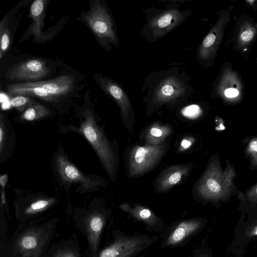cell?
Returning a JSON list of instances; mask_svg holds the SVG:
<instances>
[{"mask_svg": "<svg viewBox=\"0 0 257 257\" xmlns=\"http://www.w3.org/2000/svg\"><path fill=\"white\" fill-rule=\"evenodd\" d=\"M191 77L180 68L173 67L149 75L145 80L143 99L146 113L152 114L162 107L172 108L187 101L193 93Z\"/></svg>", "mask_w": 257, "mask_h": 257, "instance_id": "obj_1", "label": "cell"}, {"mask_svg": "<svg viewBox=\"0 0 257 257\" xmlns=\"http://www.w3.org/2000/svg\"><path fill=\"white\" fill-rule=\"evenodd\" d=\"M79 122L78 131L91 145L106 173L115 182L119 165L118 148L116 141L111 142L103 128L97 123L92 112L85 110Z\"/></svg>", "mask_w": 257, "mask_h": 257, "instance_id": "obj_2", "label": "cell"}, {"mask_svg": "<svg viewBox=\"0 0 257 257\" xmlns=\"http://www.w3.org/2000/svg\"><path fill=\"white\" fill-rule=\"evenodd\" d=\"M74 84L73 77L65 75L46 81L10 84L6 89L8 93L13 96L25 95L56 103L71 92Z\"/></svg>", "mask_w": 257, "mask_h": 257, "instance_id": "obj_3", "label": "cell"}, {"mask_svg": "<svg viewBox=\"0 0 257 257\" xmlns=\"http://www.w3.org/2000/svg\"><path fill=\"white\" fill-rule=\"evenodd\" d=\"M168 142L159 146L135 145L125 155V168L128 178H140L153 170L170 149Z\"/></svg>", "mask_w": 257, "mask_h": 257, "instance_id": "obj_4", "label": "cell"}, {"mask_svg": "<svg viewBox=\"0 0 257 257\" xmlns=\"http://www.w3.org/2000/svg\"><path fill=\"white\" fill-rule=\"evenodd\" d=\"M82 19L101 46L108 51L111 49V45L118 47L119 39L112 18L100 1H93L89 10L82 13Z\"/></svg>", "mask_w": 257, "mask_h": 257, "instance_id": "obj_5", "label": "cell"}, {"mask_svg": "<svg viewBox=\"0 0 257 257\" xmlns=\"http://www.w3.org/2000/svg\"><path fill=\"white\" fill-rule=\"evenodd\" d=\"M191 13L190 10L182 11L175 7L150 10L141 34L150 43L155 42L183 23Z\"/></svg>", "mask_w": 257, "mask_h": 257, "instance_id": "obj_6", "label": "cell"}, {"mask_svg": "<svg viewBox=\"0 0 257 257\" xmlns=\"http://www.w3.org/2000/svg\"><path fill=\"white\" fill-rule=\"evenodd\" d=\"M57 178L64 185L79 184L82 193L98 190L100 186L106 187L107 181L96 175H85L68 159L64 154L58 153L55 158Z\"/></svg>", "mask_w": 257, "mask_h": 257, "instance_id": "obj_7", "label": "cell"}, {"mask_svg": "<svg viewBox=\"0 0 257 257\" xmlns=\"http://www.w3.org/2000/svg\"><path fill=\"white\" fill-rule=\"evenodd\" d=\"M231 189L227 185L223 171L215 160H212L196 183L195 192L205 200H217L225 198Z\"/></svg>", "mask_w": 257, "mask_h": 257, "instance_id": "obj_8", "label": "cell"}, {"mask_svg": "<svg viewBox=\"0 0 257 257\" xmlns=\"http://www.w3.org/2000/svg\"><path fill=\"white\" fill-rule=\"evenodd\" d=\"M231 6L220 13L218 18L198 48L196 57L204 66H211L222 42L225 28L229 21Z\"/></svg>", "mask_w": 257, "mask_h": 257, "instance_id": "obj_9", "label": "cell"}, {"mask_svg": "<svg viewBox=\"0 0 257 257\" xmlns=\"http://www.w3.org/2000/svg\"><path fill=\"white\" fill-rule=\"evenodd\" d=\"M157 236L134 234L122 235L99 253L98 257H133L154 243Z\"/></svg>", "mask_w": 257, "mask_h": 257, "instance_id": "obj_10", "label": "cell"}, {"mask_svg": "<svg viewBox=\"0 0 257 257\" xmlns=\"http://www.w3.org/2000/svg\"><path fill=\"white\" fill-rule=\"evenodd\" d=\"M96 81L101 89L110 95L119 107L123 124L130 133L133 131L135 115L130 99L119 84L108 77L96 74Z\"/></svg>", "mask_w": 257, "mask_h": 257, "instance_id": "obj_11", "label": "cell"}, {"mask_svg": "<svg viewBox=\"0 0 257 257\" xmlns=\"http://www.w3.org/2000/svg\"><path fill=\"white\" fill-rule=\"evenodd\" d=\"M213 94L228 101L240 99L243 87L237 73L229 67L223 68L214 84Z\"/></svg>", "mask_w": 257, "mask_h": 257, "instance_id": "obj_12", "label": "cell"}, {"mask_svg": "<svg viewBox=\"0 0 257 257\" xmlns=\"http://www.w3.org/2000/svg\"><path fill=\"white\" fill-rule=\"evenodd\" d=\"M49 68L45 61L31 59L20 62L11 68L7 72V79L13 81L34 82L46 77Z\"/></svg>", "mask_w": 257, "mask_h": 257, "instance_id": "obj_13", "label": "cell"}, {"mask_svg": "<svg viewBox=\"0 0 257 257\" xmlns=\"http://www.w3.org/2000/svg\"><path fill=\"white\" fill-rule=\"evenodd\" d=\"M193 166V163L189 162L165 167L154 182L155 192L160 194L167 193L175 186L183 182L190 175Z\"/></svg>", "mask_w": 257, "mask_h": 257, "instance_id": "obj_14", "label": "cell"}, {"mask_svg": "<svg viewBox=\"0 0 257 257\" xmlns=\"http://www.w3.org/2000/svg\"><path fill=\"white\" fill-rule=\"evenodd\" d=\"M203 222L199 218H191L179 222L170 232L165 241L166 246H175L197 232Z\"/></svg>", "mask_w": 257, "mask_h": 257, "instance_id": "obj_15", "label": "cell"}, {"mask_svg": "<svg viewBox=\"0 0 257 257\" xmlns=\"http://www.w3.org/2000/svg\"><path fill=\"white\" fill-rule=\"evenodd\" d=\"M172 131L170 124L154 122L142 130L140 140L143 145L159 146L167 142Z\"/></svg>", "mask_w": 257, "mask_h": 257, "instance_id": "obj_16", "label": "cell"}, {"mask_svg": "<svg viewBox=\"0 0 257 257\" xmlns=\"http://www.w3.org/2000/svg\"><path fill=\"white\" fill-rule=\"evenodd\" d=\"M16 136L9 119L3 113L0 115V163L6 162L12 156L15 148Z\"/></svg>", "mask_w": 257, "mask_h": 257, "instance_id": "obj_17", "label": "cell"}, {"mask_svg": "<svg viewBox=\"0 0 257 257\" xmlns=\"http://www.w3.org/2000/svg\"><path fill=\"white\" fill-rule=\"evenodd\" d=\"M257 35V25L249 18L245 17L238 20L234 35L236 47L245 50L253 43Z\"/></svg>", "mask_w": 257, "mask_h": 257, "instance_id": "obj_18", "label": "cell"}, {"mask_svg": "<svg viewBox=\"0 0 257 257\" xmlns=\"http://www.w3.org/2000/svg\"><path fill=\"white\" fill-rule=\"evenodd\" d=\"M119 208L135 219L143 221L145 224L153 228L159 229L163 226L162 220L151 209L138 204L122 203Z\"/></svg>", "mask_w": 257, "mask_h": 257, "instance_id": "obj_19", "label": "cell"}, {"mask_svg": "<svg viewBox=\"0 0 257 257\" xmlns=\"http://www.w3.org/2000/svg\"><path fill=\"white\" fill-rule=\"evenodd\" d=\"M104 223V216L99 212L91 214L87 220L89 241L94 253L97 252L98 242Z\"/></svg>", "mask_w": 257, "mask_h": 257, "instance_id": "obj_20", "label": "cell"}, {"mask_svg": "<svg viewBox=\"0 0 257 257\" xmlns=\"http://www.w3.org/2000/svg\"><path fill=\"white\" fill-rule=\"evenodd\" d=\"M51 114L50 109L43 104L36 103L24 111L21 119L26 121H35L43 119Z\"/></svg>", "mask_w": 257, "mask_h": 257, "instance_id": "obj_21", "label": "cell"}, {"mask_svg": "<svg viewBox=\"0 0 257 257\" xmlns=\"http://www.w3.org/2000/svg\"><path fill=\"white\" fill-rule=\"evenodd\" d=\"M46 1L36 0L32 4L30 8V16L34 20L35 28H41V26L44 25L43 20Z\"/></svg>", "mask_w": 257, "mask_h": 257, "instance_id": "obj_22", "label": "cell"}, {"mask_svg": "<svg viewBox=\"0 0 257 257\" xmlns=\"http://www.w3.org/2000/svg\"><path fill=\"white\" fill-rule=\"evenodd\" d=\"M11 32L8 27V20L4 18L0 23V58L4 56L11 44Z\"/></svg>", "mask_w": 257, "mask_h": 257, "instance_id": "obj_23", "label": "cell"}, {"mask_svg": "<svg viewBox=\"0 0 257 257\" xmlns=\"http://www.w3.org/2000/svg\"><path fill=\"white\" fill-rule=\"evenodd\" d=\"M11 104L19 112H23L33 105L37 103L32 97L25 95H16L11 100Z\"/></svg>", "mask_w": 257, "mask_h": 257, "instance_id": "obj_24", "label": "cell"}, {"mask_svg": "<svg viewBox=\"0 0 257 257\" xmlns=\"http://www.w3.org/2000/svg\"><path fill=\"white\" fill-rule=\"evenodd\" d=\"M55 201L53 198H44L37 199L31 203L25 210V213L28 214L36 213L44 210L51 206Z\"/></svg>", "mask_w": 257, "mask_h": 257, "instance_id": "obj_25", "label": "cell"}, {"mask_svg": "<svg viewBox=\"0 0 257 257\" xmlns=\"http://www.w3.org/2000/svg\"><path fill=\"white\" fill-rule=\"evenodd\" d=\"M38 237L36 233L33 232L26 233L19 241L21 249L25 250H32L38 246Z\"/></svg>", "mask_w": 257, "mask_h": 257, "instance_id": "obj_26", "label": "cell"}, {"mask_svg": "<svg viewBox=\"0 0 257 257\" xmlns=\"http://www.w3.org/2000/svg\"><path fill=\"white\" fill-rule=\"evenodd\" d=\"M182 115L189 119H196L202 113L201 107L197 104H192L185 106L181 110Z\"/></svg>", "mask_w": 257, "mask_h": 257, "instance_id": "obj_27", "label": "cell"}, {"mask_svg": "<svg viewBox=\"0 0 257 257\" xmlns=\"http://www.w3.org/2000/svg\"><path fill=\"white\" fill-rule=\"evenodd\" d=\"M246 152L250 156L252 163L257 165V138L251 139L248 143Z\"/></svg>", "mask_w": 257, "mask_h": 257, "instance_id": "obj_28", "label": "cell"}, {"mask_svg": "<svg viewBox=\"0 0 257 257\" xmlns=\"http://www.w3.org/2000/svg\"><path fill=\"white\" fill-rule=\"evenodd\" d=\"M223 177L227 185L232 189L233 186L232 180L235 174L233 168L228 164L224 172H223Z\"/></svg>", "mask_w": 257, "mask_h": 257, "instance_id": "obj_29", "label": "cell"}, {"mask_svg": "<svg viewBox=\"0 0 257 257\" xmlns=\"http://www.w3.org/2000/svg\"><path fill=\"white\" fill-rule=\"evenodd\" d=\"M195 139L191 136H187L184 138L179 146L178 151L183 152L190 148L195 143Z\"/></svg>", "mask_w": 257, "mask_h": 257, "instance_id": "obj_30", "label": "cell"}, {"mask_svg": "<svg viewBox=\"0 0 257 257\" xmlns=\"http://www.w3.org/2000/svg\"><path fill=\"white\" fill-rule=\"evenodd\" d=\"M246 199L251 203L257 202V185L247 192Z\"/></svg>", "mask_w": 257, "mask_h": 257, "instance_id": "obj_31", "label": "cell"}, {"mask_svg": "<svg viewBox=\"0 0 257 257\" xmlns=\"http://www.w3.org/2000/svg\"><path fill=\"white\" fill-rule=\"evenodd\" d=\"M55 257H77L72 252L64 251L59 253Z\"/></svg>", "mask_w": 257, "mask_h": 257, "instance_id": "obj_32", "label": "cell"}, {"mask_svg": "<svg viewBox=\"0 0 257 257\" xmlns=\"http://www.w3.org/2000/svg\"><path fill=\"white\" fill-rule=\"evenodd\" d=\"M247 234L249 237L257 236V224L251 227Z\"/></svg>", "mask_w": 257, "mask_h": 257, "instance_id": "obj_33", "label": "cell"}, {"mask_svg": "<svg viewBox=\"0 0 257 257\" xmlns=\"http://www.w3.org/2000/svg\"><path fill=\"white\" fill-rule=\"evenodd\" d=\"M8 181V176L7 175H4L1 176L0 178V182L1 186L4 188L6 184L7 183Z\"/></svg>", "mask_w": 257, "mask_h": 257, "instance_id": "obj_34", "label": "cell"}, {"mask_svg": "<svg viewBox=\"0 0 257 257\" xmlns=\"http://www.w3.org/2000/svg\"><path fill=\"white\" fill-rule=\"evenodd\" d=\"M196 257H209V255L205 253H201L197 255Z\"/></svg>", "mask_w": 257, "mask_h": 257, "instance_id": "obj_35", "label": "cell"}]
</instances>
